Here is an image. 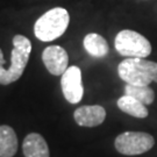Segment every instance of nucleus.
Here are the masks:
<instances>
[{"label": "nucleus", "instance_id": "f257e3e1", "mask_svg": "<svg viewBox=\"0 0 157 157\" xmlns=\"http://www.w3.org/2000/svg\"><path fill=\"white\" fill-rule=\"evenodd\" d=\"M119 77L127 84L143 86L154 82L157 63L140 57H127L118 65Z\"/></svg>", "mask_w": 157, "mask_h": 157}, {"label": "nucleus", "instance_id": "1a4fd4ad", "mask_svg": "<svg viewBox=\"0 0 157 157\" xmlns=\"http://www.w3.org/2000/svg\"><path fill=\"white\" fill-rule=\"evenodd\" d=\"M22 151L25 157H49V148L42 135L37 133L28 134L22 144Z\"/></svg>", "mask_w": 157, "mask_h": 157}, {"label": "nucleus", "instance_id": "9b49d317", "mask_svg": "<svg viewBox=\"0 0 157 157\" xmlns=\"http://www.w3.org/2000/svg\"><path fill=\"white\" fill-rule=\"evenodd\" d=\"M117 104H118V107L122 112L130 115V117L144 119L149 115V112L147 109L146 105L140 102L139 100H136L135 98L130 97V95H122L121 98H119Z\"/></svg>", "mask_w": 157, "mask_h": 157}, {"label": "nucleus", "instance_id": "f8f14e48", "mask_svg": "<svg viewBox=\"0 0 157 157\" xmlns=\"http://www.w3.org/2000/svg\"><path fill=\"white\" fill-rule=\"evenodd\" d=\"M85 50L93 57H105L109 51V47L107 41L101 35L95 33L87 34L83 41Z\"/></svg>", "mask_w": 157, "mask_h": 157}, {"label": "nucleus", "instance_id": "20e7f679", "mask_svg": "<svg viewBox=\"0 0 157 157\" xmlns=\"http://www.w3.org/2000/svg\"><path fill=\"white\" fill-rule=\"evenodd\" d=\"M114 45L115 50L124 57L147 58L151 54V44L147 37L130 29L119 32L114 40Z\"/></svg>", "mask_w": 157, "mask_h": 157}, {"label": "nucleus", "instance_id": "9d476101", "mask_svg": "<svg viewBox=\"0 0 157 157\" xmlns=\"http://www.w3.org/2000/svg\"><path fill=\"white\" fill-rule=\"evenodd\" d=\"M17 150V137L10 126H0V157H13Z\"/></svg>", "mask_w": 157, "mask_h": 157}, {"label": "nucleus", "instance_id": "7ed1b4c3", "mask_svg": "<svg viewBox=\"0 0 157 157\" xmlns=\"http://www.w3.org/2000/svg\"><path fill=\"white\" fill-rule=\"evenodd\" d=\"M32 52V43L26 36L15 35L13 37L11 64L0 76V84L8 85L17 82L22 76Z\"/></svg>", "mask_w": 157, "mask_h": 157}, {"label": "nucleus", "instance_id": "f03ea898", "mask_svg": "<svg viewBox=\"0 0 157 157\" xmlns=\"http://www.w3.org/2000/svg\"><path fill=\"white\" fill-rule=\"evenodd\" d=\"M70 15L65 8L55 7L40 17L34 25L35 36L43 42H50L65 33Z\"/></svg>", "mask_w": 157, "mask_h": 157}, {"label": "nucleus", "instance_id": "6e6552de", "mask_svg": "<svg viewBox=\"0 0 157 157\" xmlns=\"http://www.w3.org/2000/svg\"><path fill=\"white\" fill-rule=\"evenodd\" d=\"M73 118L82 127H97L105 121L106 111L100 105H85L75 111Z\"/></svg>", "mask_w": 157, "mask_h": 157}, {"label": "nucleus", "instance_id": "423d86ee", "mask_svg": "<svg viewBox=\"0 0 157 157\" xmlns=\"http://www.w3.org/2000/svg\"><path fill=\"white\" fill-rule=\"evenodd\" d=\"M61 86L64 98L70 104H78L83 99L84 87L82 82V71L78 67L72 65L62 75Z\"/></svg>", "mask_w": 157, "mask_h": 157}, {"label": "nucleus", "instance_id": "0eeeda50", "mask_svg": "<svg viewBox=\"0 0 157 157\" xmlns=\"http://www.w3.org/2000/svg\"><path fill=\"white\" fill-rule=\"evenodd\" d=\"M42 61L47 70L54 76H62L69 67V55L67 50L59 45L47 47L42 52Z\"/></svg>", "mask_w": 157, "mask_h": 157}, {"label": "nucleus", "instance_id": "39448f33", "mask_svg": "<svg viewBox=\"0 0 157 157\" xmlns=\"http://www.w3.org/2000/svg\"><path fill=\"white\" fill-rule=\"evenodd\" d=\"M155 144L154 136L144 132H124L114 141L115 149L126 156H135L149 151Z\"/></svg>", "mask_w": 157, "mask_h": 157}, {"label": "nucleus", "instance_id": "4468645a", "mask_svg": "<svg viewBox=\"0 0 157 157\" xmlns=\"http://www.w3.org/2000/svg\"><path fill=\"white\" fill-rule=\"evenodd\" d=\"M154 82H155V83H157V75H156V77L154 78Z\"/></svg>", "mask_w": 157, "mask_h": 157}, {"label": "nucleus", "instance_id": "ddd939ff", "mask_svg": "<svg viewBox=\"0 0 157 157\" xmlns=\"http://www.w3.org/2000/svg\"><path fill=\"white\" fill-rule=\"evenodd\" d=\"M124 94L130 95L136 100L144 104L146 106L150 105L155 100V92L149 85L136 86V85L126 84L124 86Z\"/></svg>", "mask_w": 157, "mask_h": 157}]
</instances>
